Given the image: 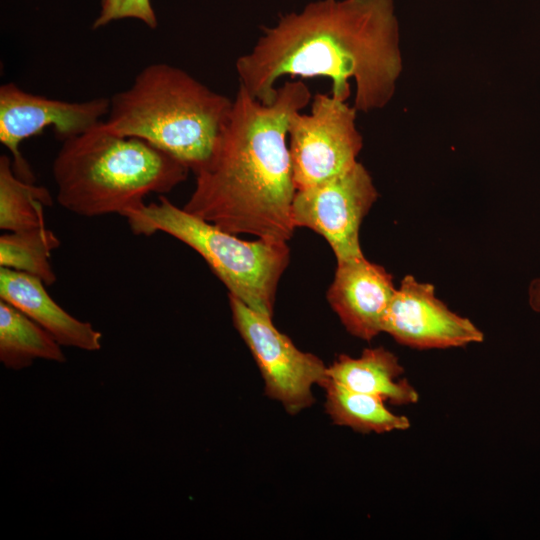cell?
Masks as SVG:
<instances>
[{
  "mask_svg": "<svg viewBox=\"0 0 540 540\" xmlns=\"http://www.w3.org/2000/svg\"><path fill=\"white\" fill-rule=\"evenodd\" d=\"M239 86L263 104L274 101L284 76L327 77L343 101L371 112L393 98L403 70L399 23L392 0H318L262 27L252 49L237 58Z\"/></svg>",
  "mask_w": 540,
  "mask_h": 540,
  "instance_id": "obj_1",
  "label": "cell"
},
{
  "mask_svg": "<svg viewBox=\"0 0 540 540\" xmlns=\"http://www.w3.org/2000/svg\"><path fill=\"white\" fill-rule=\"evenodd\" d=\"M311 101L301 80L278 87L263 104L239 86L208 160L194 172L183 208L233 234L288 241L296 229L289 121Z\"/></svg>",
  "mask_w": 540,
  "mask_h": 540,
  "instance_id": "obj_2",
  "label": "cell"
},
{
  "mask_svg": "<svg viewBox=\"0 0 540 540\" xmlns=\"http://www.w3.org/2000/svg\"><path fill=\"white\" fill-rule=\"evenodd\" d=\"M189 171L152 144L112 132L104 120L63 141L52 163L58 203L83 217L125 216L146 196L173 190Z\"/></svg>",
  "mask_w": 540,
  "mask_h": 540,
  "instance_id": "obj_3",
  "label": "cell"
},
{
  "mask_svg": "<svg viewBox=\"0 0 540 540\" xmlns=\"http://www.w3.org/2000/svg\"><path fill=\"white\" fill-rule=\"evenodd\" d=\"M232 104L185 70L153 63L110 98L104 123L114 133L152 144L194 173L210 157Z\"/></svg>",
  "mask_w": 540,
  "mask_h": 540,
  "instance_id": "obj_4",
  "label": "cell"
},
{
  "mask_svg": "<svg viewBox=\"0 0 540 540\" xmlns=\"http://www.w3.org/2000/svg\"><path fill=\"white\" fill-rule=\"evenodd\" d=\"M137 235L166 233L195 250L227 287L254 311L272 318L279 280L288 266L287 241L238 238L179 208L164 196L125 216Z\"/></svg>",
  "mask_w": 540,
  "mask_h": 540,
  "instance_id": "obj_5",
  "label": "cell"
},
{
  "mask_svg": "<svg viewBox=\"0 0 540 540\" xmlns=\"http://www.w3.org/2000/svg\"><path fill=\"white\" fill-rule=\"evenodd\" d=\"M357 110L332 94L313 96L308 114L295 112L288 146L296 190L305 189L352 168L363 146Z\"/></svg>",
  "mask_w": 540,
  "mask_h": 540,
  "instance_id": "obj_6",
  "label": "cell"
},
{
  "mask_svg": "<svg viewBox=\"0 0 540 540\" xmlns=\"http://www.w3.org/2000/svg\"><path fill=\"white\" fill-rule=\"evenodd\" d=\"M236 330L250 349L264 380L265 392L291 415L314 403L312 388L327 379V366L303 352L262 315L228 294Z\"/></svg>",
  "mask_w": 540,
  "mask_h": 540,
  "instance_id": "obj_7",
  "label": "cell"
},
{
  "mask_svg": "<svg viewBox=\"0 0 540 540\" xmlns=\"http://www.w3.org/2000/svg\"><path fill=\"white\" fill-rule=\"evenodd\" d=\"M377 197L371 175L357 162L340 175L297 190L292 203L293 224L322 235L337 263L362 258L360 225Z\"/></svg>",
  "mask_w": 540,
  "mask_h": 540,
  "instance_id": "obj_8",
  "label": "cell"
},
{
  "mask_svg": "<svg viewBox=\"0 0 540 540\" xmlns=\"http://www.w3.org/2000/svg\"><path fill=\"white\" fill-rule=\"evenodd\" d=\"M109 110L110 98L70 102L32 94L9 82L0 87V142L10 152L16 175L35 182L20 151L24 140L53 127L56 137L63 142L104 120Z\"/></svg>",
  "mask_w": 540,
  "mask_h": 540,
  "instance_id": "obj_9",
  "label": "cell"
},
{
  "mask_svg": "<svg viewBox=\"0 0 540 540\" xmlns=\"http://www.w3.org/2000/svg\"><path fill=\"white\" fill-rule=\"evenodd\" d=\"M382 331L416 349L461 347L482 342L483 332L435 296L434 286L403 278L387 309Z\"/></svg>",
  "mask_w": 540,
  "mask_h": 540,
  "instance_id": "obj_10",
  "label": "cell"
},
{
  "mask_svg": "<svg viewBox=\"0 0 540 540\" xmlns=\"http://www.w3.org/2000/svg\"><path fill=\"white\" fill-rule=\"evenodd\" d=\"M395 292L392 275L362 257L337 263L327 300L350 334L369 341L383 332Z\"/></svg>",
  "mask_w": 540,
  "mask_h": 540,
  "instance_id": "obj_11",
  "label": "cell"
},
{
  "mask_svg": "<svg viewBox=\"0 0 540 540\" xmlns=\"http://www.w3.org/2000/svg\"><path fill=\"white\" fill-rule=\"evenodd\" d=\"M0 298L34 320L62 346L85 351L101 348L102 334L58 305L46 284L35 276L1 267Z\"/></svg>",
  "mask_w": 540,
  "mask_h": 540,
  "instance_id": "obj_12",
  "label": "cell"
},
{
  "mask_svg": "<svg viewBox=\"0 0 540 540\" xmlns=\"http://www.w3.org/2000/svg\"><path fill=\"white\" fill-rule=\"evenodd\" d=\"M403 373L398 357L384 347L364 349L358 358L340 355L327 367L328 378L348 389L393 405L414 404L419 394L407 379L400 378Z\"/></svg>",
  "mask_w": 540,
  "mask_h": 540,
  "instance_id": "obj_13",
  "label": "cell"
},
{
  "mask_svg": "<svg viewBox=\"0 0 540 540\" xmlns=\"http://www.w3.org/2000/svg\"><path fill=\"white\" fill-rule=\"evenodd\" d=\"M59 342L43 327L11 304L0 301V361L12 370L32 365L36 359L64 362Z\"/></svg>",
  "mask_w": 540,
  "mask_h": 540,
  "instance_id": "obj_14",
  "label": "cell"
},
{
  "mask_svg": "<svg viewBox=\"0 0 540 540\" xmlns=\"http://www.w3.org/2000/svg\"><path fill=\"white\" fill-rule=\"evenodd\" d=\"M321 387L325 390V410L334 424L359 433H389L410 427L404 415L391 412L379 397L348 389L331 379Z\"/></svg>",
  "mask_w": 540,
  "mask_h": 540,
  "instance_id": "obj_15",
  "label": "cell"
},
{
  "mask_svg": "<svg viewBox=\"0 0 540 540\" xmlns=\"http://www.w3.org/2000/svg\"><path fill=\"white\" fill-rule=\"evenodd\" d=\"M53 204L47 188L16 175L11 157L0 156V228L17 232L45 227V208Z\"/></svg>",
  "mask_w": 540,
  "mask_h": 540,
  "instance_id": "obj_16",
  "label": "cell"
},
{
  "mask_svg": "<svg viewBox=\"0 0 540 540\" xmlns=\"http://www.w3.org/2000/svg\"><path fill=\"white\" fill-rule=\"evenodd\" d=\"M59 246V238L46 226L7 232L0 237V265L35 276L50 286L57 280L50 257Z\"/></svg>",
  "mask_w": 540,
  "mask_h": 540,
  "instance_id": "obj_17",
  "label": "cell"
},
{
  "mask_svg": "<svg viewBox=\"0 0 540 540\" xmlns=\"http://www.w3.org/2000/svg\"><path fill=\"white\" fill-rule=\"evenodd\" d=\"M99 15L92 28H101L113 21L134 18L142 21L146 26L155 29L158 25L157 17L150 0H101Z\"/></svg>",
  "mask_w": 540,
  "mask_h": 540,
  "instance_id": "obj_18",
  "label": "cell"
},
{
  "mask_svg": "<svg viewBox=\"0 0 540 540\" xmlns=\"http://www.w3.org/2000/svg\"><path fill=\"white\" fill-rule=\"evenodd\" d=\"M529 304L540 313V278L534 279L529 286Z\"/></svg>",
  "mask_w": 540,
  "mask_h": 540,
  "instance_id": "obj_19",
  "label": "cell"
}]
</instances>
